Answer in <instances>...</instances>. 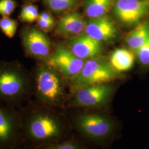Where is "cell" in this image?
<instances>
[{"label":"cell","instance_id":"17","mask_svg":"<svg viewBox=\"0 0 149 149\" xmlns=\"http://www.w3.org/2000/svg\"><path fill=\"white\" fill-rule=\"evenodd\" d=\"M45 6L56 15H63L79 5V0H43Z\"/></svg>","mask_w":149,"mask_h":149},{"label":"cell","instance_id":"15","mask_svg":"<svg viewBox=\"0 0 149 149\" xmlns=\"http://www.w3.org/2000/svg\"><path fill=\"white\" fill-rule=\"evenodd\" d=\"M149 39V20H146L139 23L134 29L128 33L125 42L128 47L134 52Z\"/></svg>","mask_w":149,"mask_h":149},{"label":"cell","instance_id":"7","mask_svg":"<svg viewBox=\"0 0 149 149\" xmlns=\"http://www.w3.org/2000/svg\"><path fill=\"white\" fill-rule=\"evenodd\" d=\"M46 62L57 70L65 80H68L78 74L85 63V60L77 57L61 43L56 45Z\"/></svg>","mask_w":149,"mask_h":149},{"label":"cell","instance_id":"23","mask_svg":"<svg viewBox=\"0 0 149 149\" xmlns=\"http://www.w3.org/2000/svg\"><path fill=\"white\" fill-rule=\"evenodd\" d=\"M37 22L38 28L45 32H50L55 25V23L54 22L47 21L39 18H38Z\"/></svg>","mask_w":149,"mask_h":149},{"label":"cell","instance_id":"22","mask_svg":"<svg viewBox=\"0 0 149 149\" xmlns=\"http://www.w3.org/2000/svg\"><path fill=\"white\" fill-rule=\"evenodd\" d=\"M40 149H79V146L71 141H63L52 144L44 145Z\"/></svg>","mask_w":149,"mask_h":149},{"label":"cell","instance_id":"1","mask_svg":"<svg viewBox=\"0 0 149 149\" xmlns=\"http://www.w3.org/2000/svg\"><path fill=\"white\" fill-rule=\"evenodd\" d=\"M51 108L31 101L19 108L21 122V148L40 149L55 143L63 135L64 127Z\"/></svg>","mask_w":149,"mask_h":149},{"label":"cell","instance_id":"4","mask_svg":"<svg viewBox=\"0 0 149 149\" xmlns=\"http://www.w3.org/2000/svg\"><path fill=\"white\" fill-rule=\"evenodd\" d=\"M117 76V71L104 60L88 59L79 74L70 80L71 89L74 92L87 86L106 83Z\"/></svg>","mask_w":149,"mask_h":149},{"label":"cell","instance_id":"11","mask_svg":"<svg viewBox=\"0 0 149 149\" xmlns=\"http://www.w3.org/2000/svg\"><path fill=\"white\" fill-rule=\"evenodd\" d=\"M65 45L75 55L83 60L98 58L104 52L103 43L85 33L74 37L66 38Z\"/></svg>","mask_w":149,"mask_h":149},{"label":"cell","instance_id":"21","mask_svg":"<svg viewBox=\"0 0 149 149\" xmlns=\"http://www.w3.org/2000/svg\"><path fill=\"white\" fill-rule=\"evenodd\" d=\"M134 52L141 64L144 66L149 65V39Z\"/></svg>","mask_w":149,"mask_h":149},{"label":"cell","instance_id":"19","mask_svg":"<svg viewBox=\"0 0 149 149\" xmlns=\"http://www.w3.org/2000/svg\"><path fill=\"white\" fill-rule=\"evenodd\" d=\"M18 27V22L12 19L10 17H5L0 19V29L8 38L14 37Z\"/></svg>","mask_w":149,"mask_h":149},{"label":"cell","instance_id":"13","mask_svg":"<svg viewBox=\"0 0 149 149\" xmlns=\"http://www.w3.org/2000/svg\"><path fill=\"white\" fill-rule=\"evenodd\" d=\"M86 22L80 12L70 11L62 15L55 23L54 33L66 39L74 37L85 33Z\"/></svg>","mask_w":149,"mask_h":149},{"label":"cell","instance_id":"16","mask_svg":"<svg viewBox=\"0 0 149 149\" xmlns=\"http://www.w3.org/2000/svg\"><path fill=\"white\" fill-rule=\"evenodd\" d=\"M115 0H84V13L88 18L107 15L112 9Z\"/></svg>","mask_w":149,"mask_h":149},{"label":"cell","instance_id":"3","mask_svg":"<svg viewBox=\"0 0 149 149\" xmlns=\"http://www.w3.org/2000/svg\"><path fill=\"white\" fill-rule=\"evenodd\" d=\"M31 72L34 80L33 101L53 109L63 107L66 94L62 74L45 61H38Z\"/></svg>","mask_w":149,"mask_h":149},{"label":"cell","instance_id":"8","mask_svg":"<svg viewBox=\"0 0 149 149\" xmlns=\"http://www.w3.org/2000/svg\"><path fill=\"white\" fill-rule=\"evenodd\" d=\"M112 10L119 21L133 26L149 15V0H115Z\"/></svg>","mask_w":149,"mask_h":149},{"label":"cell","instance_id":"12","mask_svg":"<svg viewBox=\"0 0 149 149\" xmlns=\"http://www.w3.org/2000/svg\"><path fill=\"white\" fill-rule=\"evenodd\" d=\"M76 126L86 135L93 139H102L111 133L113 125L104 117L95 114L81 115L76 120Z\"/></svg>","mask_w":149,"mask_h":149},{"label":"cell","instance_id":"24","mask_svg":"<svg viewBox=\"0 0 149 149\" xmlns=\"http://www.w3.org/2000/svg\"><path fill=\"white\" fill-rule=\"evenodd\" d=\"M38 18H41L44 20L47 21L51 22H55L54 19L52 15L49 13L48 12L46 11H43L42 12H41L40 13H39Z\"/></svg>","mask_w":149,"mask_h":149},{"label":"cell","instance_id":"25","mask_svg":"<svg viewBox=\"0 0 149 149\" xmlns=\"http://www.w3.org/2000/svg\"><path fill=\"white\" fill-rule=\"evenodd\" d=\"M24 3H33L36 2L38 1V0H23Z\"/></svg>","mask_w":149,"mask_h":149},{"label":"cell","instance_id":"10","mask_svg":"<svg viewBox=\"0 0 149 149\" xmlns=\"http://www.w3.org/2000/svg\"><path fill=\"white\" fill-rule=\"evenodd\" d=\"M85 33L102 43H112L120 37L116 24L108 15L89 18L86 22Z\"/></svg>","mask_w":149,"mask_h":149},{"label":"cell","instance_id":"6","mask_svg":"<svg viewBox=\"0 0 149 149\" xmlns=\"http://www.w3.org/2000/svg\"><path fill=\"white\" fill-rule=\"evenodd\" d=\"M20 37L26 56L38 61L46 62L52 53L50 39L38 27L26 26L20 32Z\"/></svg>","mask_w":149,"mask_h":149},{"label":"cell","instance_id":"20","mask_svg":"<svg viewBox=\"0 0 149 149\" xmlns=\"http://www.w3.org/2000/svg\"><path fill=\"white\" fill-rule=\"evenodd\" d=\"M17 7L15 0H0V15L2 17H9Z\"/></svg>","mask_w":149,"mask_h":149},{"label":"cell","instance_id":"5","mask_svg":"<svg viewBox=\"0 0 149 149\" xmlns=\"http://www.w3.org/2000/svg\"><path fill=\"white\" fill-rule=\"evenodd\" d=\"M21 139L19 108L0 102V149L21 148Z\"/></svg>","mask_w":149,"mask_h":149},{"label":"cell","instance_id":"18","mask_svg":"<svg viewBox=\"0 0 149 149\" xmlns=\"http://www.w3.org/2000/svg\"><path fill=\"white\" fill-rule=\"evenodd\" d=\"M38 7L33 3H25L22 6L21 11L19 16L20 21L31 24L37 21L39 17Z\"/></svg>","mask_w":149,"mask_h":149},{"label":"cell","instance_id":"2","mask_svg":"<svg viewBox=\"0 0 149 149\" xmlns=\"http://www.w3.org/2000/svg\"><path fill=\"white\" fill-rule=\"evenodd\" d=\"M33 93L31 71L18 60H0V102L19 108L32 101Z\"/></svg>","mask_w":149,"mask_h":149},{"label":"cell","instance_id":"9","mask_svg":"<svg viewBox=\"0 0 149 149\" xmlns=\"http://www.w3.org/2000/svg\"><path fill=\"white\" fill-rule=\"evenodd\" d=\"M113 91V87L108 82L87 86L74 91L72 104L84 107L99 106L107 102Z\"/></svg>","mask_w":149,"mask_h":149},{"label":"cell","instance_id":"14","mask_svg":"<svg viewBox=\"0 0 149 149\" xmlns=\"http://www.w3.org/2000/svg\"><path fill=\"white\" fill-rule=\"evenodd\" d=\"M135 56L132 52L124 48H119L112 53L110 64L117 72L127 71L133 66Z\"/></svg>","mask_w":149,"mask_h":149}]
</instances>
